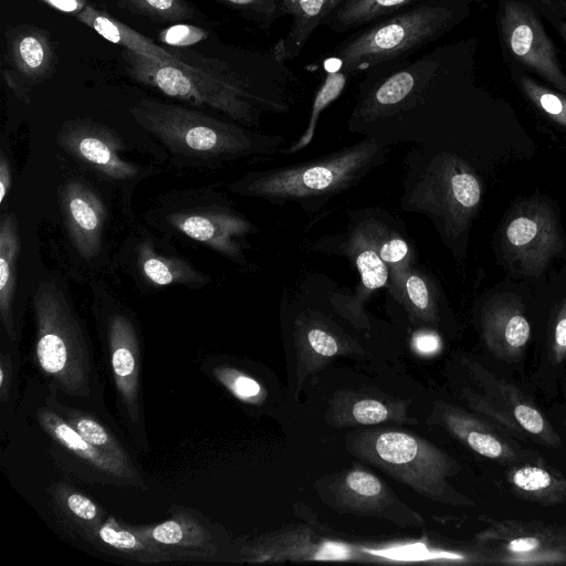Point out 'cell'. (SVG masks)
Listing matches in <instances>:
<instances>
[{"instance_id": "f35d334b", "label": "cell", "mask_w": 566, "mask_h": 566, "mask_svg": "<svg viewBox=\"0 0 566 566\" xmlns=\"http://www.w3.org/2000/svg\"><path fill=\"white\" fill-rule=\"evenodd\" d=\"M64 503L71 515L77 521L91 525L90 530L101 523L98 507L87 496L75 491H67Z\"/></svg>"}, {"instance_id": "4316f807", "label": "cell", "mask_w": 566, "mask_h": 566, "mask_svg": "<svg viewBox=\"0 0 566 566\" xmlns=\"http://www.w3.org/2000/svg\"><path fill=\"white\" fill-rule=\"evenodd\" d=\"M348 231L371 248L389 270L412 264V251L405 237L388 226L385 217L357 211L352 217Z\"/></svg>"}, {"instance_id": "3957f363", "label": "cell", "mask_w": 566, "mask_h": 566, "mask_svg": "<svg viewBox=\"0 0 566 566\" xmlns=\"http://www.w3.org/2000/svg\"><path fill=\"white\" fill-rule=\"evenodd\" d=\"M129 113L170 151L187 157L228 159L271 154L285 140L282 136L258 134L202 112L154 99L139 101Z\"/></svg>"}, {"instance_id": "9a60e30c", "label": "cell", "mask_w": 566, "mask_h": 566, "mask_svg": "<svg viewBox=\"0 0 566 566\" xmlns=\"http://www.w3.org/2000/svg\"><path fill=\"white\" fill-rule=\"evenodd\" d=\"M482 336L489 350L506 363L518 360L531 338L524 305L510 293L491 297L481 313Z\"/></svg>"}, {"instance_id": "484cf974", "label": "cell", "mask_w": 566, "mask_h": 566, "mask_svg": "<svg viewBox=\"0 0 566 566\" xmlns=\"http://www.w3.org/2000/svg\"><path fill=\"white\" fill-rule=\"evenodd\" d=\"M39 420L43 428L65 449L93 468L114 478H134L129 462L106 453L86 441L69 422L49 410H40Z\"/></svg>"}, {"instance_id": "bcb514c9", "label": "cell", "mask_w": 566, "mask_h": 566, "mask_svg": "<svg viewBox=\"0 0 566 566\" xmlns=\"http://www.w3.org/2000/svg\"><path fill=\"white\" fill-rule=\"evenodd\" d=\"M12 181V171H11V165L9 163V159L4 155V153H1L0 158V203L2 205L7 193L10 190Z\"/></svg>"}, {"instance_id": "cb8c5ba5", "label": "cell", "mask_w": 566, "mask_h": 566, "mask_svg": "<svg viewBox=\"0 0 566 566\" xmlns=\"http://www.w3.org/2000/svg\"><path fill=\"white\" fill-rule=\"evenodd\" d=\"M388 286L415 323L437 325L438 295L429 277L412 264L389 270Z\"/></svg>"}, {"instance_id": "4dcf8cb0", "label": "cell", "mask_w": 566, "mask_h": 566, "mask_svg": "<svg viewBox=\"0 0 566 566\" xmlns=\"http://www.w3.org/2000/svg\"><path fill=\"white\" fill-rule=\"evenodd\" d=\"M428 0H344L325 19L333 31L344 32L375 22ZM482 2L483 0H471Z\"/></svg>"}, {"instance_id": "f546056e", "label": "cell", "mask_w": 566, "mask_h": 566, "mask_svg": "<svg viewBox=\"0 0 566 566\" xmlns=\"http://www.w3.org/2000/svg\"><path fill=\"white\" fill-rule=\"evenodd\" d=\"M20 234L13 213H4L0 222V316L8 335L14 338L13 297L17 287V265Z\"/></svg>"}, {"instance_id": "74e56055", "label": "cell", "mask_w": 566, "mask_h": 566, "mask_svg": "<svg viewBox=\"0 0 566 566\" xmlns=\"http://www.w3.org/2000/svg\"><path fill=\"white\" fill-rule=\"evenodd\" d=\"M86 441L99 450L128 462L127 454L115 438L96 420L85 416H74L69 422Z\"/></svg>"}, {"instance_id": "7bdbcfd3", "label": "cell", "mask_w": 566, "mask_h": 566, "mask_svg": "<svg viewBox=\"0 0 566 566\" xmlns=\"http://www.w3.org/2000/svg\"><path fill=\"white\" fill-rule=\"evenodd\" d=\"M206 38V32L193 25L178 24L159 33V39L171 45H191Z\"/></svg>"}, {"instance_id": "5bb4252c", "label": "cell", "mask_w": 566, "mask_h": 566, "mask_svg": "<svg viewBox=\"0 0 566 566\" xmlns=\"http://www.w3.org/2000/svg\"><path fill=\"white\" fill-rule=\"evenodd\" d=\"M168 219L186 237L237 262L245 261L247 235L256 231L250 221L229 209L178 212Z\"/></svg>"}, {"instance_id": "1f68e13d", "label": "cell", "mask_w": 566, "mask_h": 566, "mask_svg": "<svg viewBox=\"0 0 566 566\" xmlns=\"http://www.w3.org/2000/svg\"><path fill=\"white\" fill-rule=\"evenodd\" d=\"M90 531L99 543L132 559L156 563L167 560L170 557L163 548L139 535L136 530H126L112 518L105 523H99Z\"/></svg>"}, {"instance_id": "9c48e42d", "label": "cell", "mask_w": 566, "mask_h": 566, "mask_svg": "<svg viewBox=\"0 0 566 566\" xmlns=\"http://www.w3.org/2000/svg\"><path fill=\"white\" fill-rule=\"evenodd\" d=\"M496 22L506 64L538 76L566 95V72L534 7L527 0H499Z\"/></svg>"}, {"instance_id": "4fadbf2b", "label": "cell", "mask_w": 566, "mask_h": 566, "mask_svg": "<svg viewBox=\"0 0 566 566\" xmlns=\"http://www.w3.org/2000/svg\"><path fill=\"white\" fill-rule=\"evenodd\" d=\"M60 145L82 163L114 181H126L137 176L135 165L123 159L114 134L90 120L67 122L61 128Z\"/></svg>"}, {"instance_id": "83f0119b", "label": "cell", "mask_w": 566, "mask_h": 566, "mask_svg": "<svg viewBox=\"0 0 566 566\" xmlns=\"http://www.w3.org/2000/svg\"><path fill=\"white\" fill-rule=\"evenodd\" d=\"M328 12L329 0H282L279 18L290 14L292 24L286 36L275 44L274 59L282 63L296 57Z\"/></svg>"}, {"instance_id": "ab89813d", "label": "cell", "mask_w": 566, "mask_h": 566, "mask_svg": "<svg viewBox=\"0 0 566 566\" xmlns=\"http://www.w3.org/2000/svg\"><path fill=\"white\" fill-rule=\"evenodd\" d=\"M219 379L240 399L253 400L261 394V386L252 378L232 370L220 369L217 371Z\"/></svg>"}, {"instance_id": "d6986e66", "label": "cell", "mask_w": 566, "mask_h": 566, "mask_svg": "<svg viewBox=\"0 0 566 566\" xmlns=\"http://www.w3.org/2000/svg\"><path fill=\"white\" fill-rule=\"evenodd\" d=\"M347 234L340 251L353 260L359 272L360 281L350 297L338 294L331 295L336 306L357 328H368L369 323L363 311L364 304L374 292L388 285L390 272L387 264L371 248L352 232L348 231Z\"/></svg>"}, {"instance_id": "d590c367", "label": "cell", "mask_w": 566, "mask_h": 566, "mask_svg": "<svg viewBox=\"0 0 566 566\" xmlns=\"http://www.w3.org/2000/svg\"><path fill=\"white\" fill-rule=\"evenodd\" d=\"M347 76L348 74L340 70L328 71L323 84L314 96L308 124L304 133L289 148L280 150L281 154L291 155L307 147L315 135L316 124L321 114L343 93L347 83Z\"/></svg>"}, {"instance_id": "30bf717a", "label": "cell", "mask_w": 566, "mask_h": 566, "mask_svg": "<svg viewBox=\"0 0 566 566\" xmlns=\"http://www.w3.org/2000/svg\"><path fill=\"white\" fill-rule=\"evenodd\" d=\"M469 369L482 392L465 391V399L479 412L520 436L527 434L537 443L559 448L562 440L544 413L513 384L496 378L476 363Z\"/></svg>"}, {"instance_id": "7a4b0ae2", "label": "cell", "mask_w": 566, "mask_h": 566, "mask_svg": "<svg viewBox=\"0 0 566 566\" xmlns=\"http://www.w3.org/2000/svg\"><path fill=\"white\" fill-rule=\"evenodd\" d=\"M471 2L428 0L379 19L333 50L338 70L354 74L418 52L460 23Z\"/></svg>"}, {"instance_id": "7dc6e473", "label": "cell", "mask_w": 566, "mask_h": 566, "mask_svg": "<svg viewBox=\"0 0 566 566\" xmlns=\"http://www.w3.org/2000/svg\"><path fill=\"white\" fill-rule=\"evenodd\" d=\"M50 7L72 14H78L85 7L86 0H41Z\"/></svg>"}, {"instance_id": "681fc988", "label": "cell", "mask_w": 566, "mask_h": 566, "mask_svg": "<svg viewBox=\"0 0 566 566\" xmlns=\"http://www.w3.org/2000/svg\"><path fill=\"white\" fill-rule=\"evenodd\" d=\"M531 3L544 2L545 0H528Z\"/></svg>"}, {"instance_id": "c3c4849f", "label": "cell", "mask_w": 566, "mask_h": 566, "mask_svg": "<svg viewBox=\"0 0 566 566\" xmlns=\"http://www.w3.org/2000/svg\"><path fill=\"white\" fill-rule=\"evenodd\" d=\"M344 0H329V12L328 14L338 7Z\"/></svg>"}, {"instance_id": "6da1fadb", "label": "cell", "mask_w": 566, "mask_h": 566, "mask_svg": "<svg viewBox=\"0 0 566 566\" xmlns=\"http://www.w3.org/2000/svg\"><path fill=\"white\" fill-rule=\"evenodd\" d=\"M386 149L373 137L313 160L250 172L231 191L273 203L328 199L358 184L385 163Z\"/></svg>"}, {"instance_id": "d6a6232c", "label": "cell", "mask_w": 566, "mask_h": 566, "mask_svg": "<svg viewBox=\"0 0 566 566\" xmlns=\"http://www.w3.org/2000/svg\"><path fill=\"white\" fill-rule=\"evenodd\" d=\"M317 547L304 534L283 533L268 538L260 539L258 543L247 548V556L251 560H281L293 559H323L326 558Z\"/></svg>"}, {"instance_id": "ffe728a7", "label": "cell", "mask_w": 566, "mask_h": 566, "mask_svg": "<svg viewBox=\"0 0 566 566\" xmlns=\"http://www.w3.org/2000/svg\"><path fill=\"white\" fill-rule=\"evenodd\" d=\"M406 403L375 390H345L329 401L326 420L334 427L373 426L410 421Z\"/></svg>"}, {"instance_id": "ba28073f", "label": "cell", "mask_w": 566, "mask_h": 566, "mask_svg": "<svg viewBox=\"0 0 566 566\" xmlns=\"http://www.w3.org/2000/svg\"><path fill=\"white\" fill-rule=\"evenodd\" d=\"M478 557L500 565L566 564V523L491 520L475 536Z\"/></svg>"}, {"instance_id": "8fae6325", "label": "cell", "mask_w": 566, "mask_h": 566, "mask_svg": "<svg viewBox=\"0 0 566 566\" xmlns=\"http://www.w3.org/2000/svg\"><path fill=\"white\" fill-rule=\"evenodd\" d=\"M506 260L517 264L527 276H539L551 261L564 250L556 216L543 201L520 205L503 231Z\"/></svg>"}, {"instance_id": "5b68a950", "label": "cell", "mask_w": 566, "mask_h": 566, "mask_svg": "<svg viewBox=\"0 0 566 566\" xmlns=\"http://www.w3.org/2000/svg\"><path fill=\"white\" fill-rule=\"evenodd\" d=\"M401 209L428 216L447 240L463 234L481 201V182L471 166L449 151L409 154Z\"/></svg>"}, {"instance_id": "277c9868", "label": "cell", "mask_w": 566, "mask_h": 566, "mask_svg": "<svg viewBox=\"0 0 566 566\" xmlns=\"http://www.w3.org/2000/svg\"><path fill=\"white\" fill-rule=\"evenodd\" d=\"M349 453L366 461L436 502L473 506L448 479L461 470L458 462L427 440L406 431L367 429L349 433Z\"/></svg>"}, {"instance_id": "f1b7e54d", "label": "cell", "mask_w": 566, "mask_h": 566, "mask_svg": "<svg viewBox=\"0 0 566 566\" xmlns=\"http://www.w3.org/2000/svg\"><path fill=\"white\" fill-rule=\"evenodd\" d=\"M76 18L105 40L132 52L159 61H175L180 59L179 55L165 50L133 28L113 18L107 12L92 6H86Z\"/></svg>"}, {"instance_id": "b9f144b4", "label": "cell", "mask_w": 566, "mask_h": 566, "mask_svg": "<svg viewBox=\"0 0 566 566\" xmlns=\"http://www.w3.org/2000/svg\"><path fill=\"white\" fill-rule=\"evenodd\" d=\"M531 4L542 17L552 23L566 43V0H545L544 2Z\"/></svg>"}, {"instance_id": "603a6c76", "label": "cell", "mask_w": 566, "mask_h": 566, "mask_svg": "<svg viewBox=\"0 0 566 566\" xmlns=\"http://www.w3.org/2000/svg\"><path fill=\"white\" fill-rule=\"evenodd\" d=\"M136 532L170 556L207 557L216 553L209 533L189 516L175 515L161 524Z\"/></svg>"}, {"instance_id": "f6af8a7d", "label": "cell", "mask_w": 566, "mask_h": 566, "mask_svg": "<svg viewBox=\"0 0 566 566\" xmlns=\"http://www.w3.org/2000/svg\"><path fill=\"white\" fill-rule=\"evenodd\" d=\"M413 347L421 354H432L439 348V338L432 333H419L413 337Z\"/></svg>"}, {"instance_id": "52a82bcc", "label": "cell", "mask_w": 566, "mask_h": 566, "mask_svg": "<svg viewBox=\"0 0 566 566\" xmlns=\"http://www.w3.org/2000/svg\"><path fill=\"white\" fill-rule=\"evenodd\" d=\"M127 74L164 95L199 107L217 109L235 120L255 124L254 97L235 78H227L184 60H156L124 49Z\"/></svg>"}, {"instance_id": "ee69618b", "label": "cell", "mask_w": 566, "mask_h": 566, "mask_svg": "<svg viewBox=\"0 0 566 566\" xmlns=\"http://www.w3.org/2000/svg\"><path fill=\"white\" fill-rule=\"evenodd\" d=\"M552 356L556 364L566 359V298L559 310L553 333Z\"/></svg>"}, {"instance_id": "8d00e7d4", "label": "cell", "mask_w": 566, "mask_h": 566, "mask_svg": "<svg viewBox=\"0 0 566 566\" xmlns=\"http://www.w3.org/2000/svg\"><path fill=\"white\" fill-rule=\"evenodd\" d=\"M129 11L158 21L177 22L189 19L192 8L186 0H117Z\"/></svg>"}, {"instance_id": "8992f818", "label": "cell", "mask_w": 566, "mask_h": 566, "mask_svg": "<svg viewBox=\"0 0 566 566\" xmlns=\"http://www.w3.org/2000/svg\"><path fill=\"white\" fill-rule=\"evenodd\" d=\"M35 355L41 369L67 395L90 394V353L80 322L64 292L41 282L34 294Z\"/></svg>"}, {"instance_id": "e575fe53", "label": "cell", "mask_w": 566, "mask_h": 566, "mask_svg": "<svg viewBox=\"0 0 566 566\" xmlns=\"http://www.w3.org/2000/svg\"><path fill=\"white\" fill-rule=\"evenodd\" d=\"M507 66L514 83L524 96L552 120L566 127V95L546 87L532 74L514 64H507Z\"/></svg>"}, {"instance_id": "2e32d148", "label": "cell", "mask_w": 566, "mask_h": 566, "mask_svg": "<svg viewBox=\"0 0 566 566\" xmlns=\"http://www.w3.org/2000/svg\"><path fill=\"white\" fill-rule=\"evenodd\" d=\"M59 201L74 247L83 258H93L102 245L106 221L104 202L90 186L78 179H71L62 186Z\"/></svg>"}, {"instance_id": "7c38bea8", "label": "cell", "mask_w": 566, "mask_h": 566, "mask_svg": "<svg viewBox=\"0 0 566 566\" xmlns=\"http://www.w3.org/2000/svg\"><path fill=\"white\" fill-rule=\"evenodd\" d=\"M321 497L340 513L377 516L399 525H422V517L399 501L378 476L360 468L326 476L316 483Z\"/></svg>"}, {"instance_id": "ac0fdd59", "label": "cell", "mask_w": 566, "mask_h": 566, "mask_svg": "<svg viewBox=\"0 0 566 566\" xmlns=\"http://www.w3.org/2000/svg\"><path fill=\"white\" fill-rule=\"evenodd\" d=\"M432 419L478 454L502 464L517 463L521 450L491 424L465 410L434 402Z\"/></svg>"}, {"instance_id": "836d02e7", "label": "cell", "mask_w": 566, "mask_h": 566, "mask_svg": "<svg viewBox=\"0 0 566 566\" xmlns=\"http://www.w3.org/2000/svg\"><path fill=\"white\" fill-rule=\"evenodd\" d=\"M143 275L154 285L205 283L206 277L185 260L165 256L147 249L139 259Z\"/></svg>"}, {"instance_id": "60d3db41", "label": "cell", "mask_w": 566, "mask_h": 566, "mask_svg": "<svg viewBox=\"0 0 566 566\" xmlns=\"http://www.w3.org/2000/svg\"><path fill=\"white\" fill-rule=\"evenodd\" d=\"M239 10L251 13L261 23H271L279 18L282 0H218Z\"/></svg>"}, {"instance_id": "d4e9b609", "label": "cell", "mask_w": 566, "mask_h": 566, "mask_svg": "<svg viewBox=\"0 0 566 566\" xmlns=\"http://www.w3.org/2000/svg\"><path fill=\"white\" fill-rule=\"evenodd\" d=\"M506 482L522 500L545 506L566 503V476L542 462L515 463L506 473Z\"/></svg>"}, {"instance_id": "7402d4cb", "label": "cell", "mask_w": 566, "mask_h": 566, "mask_svg": "<svg viewBox=\"0 0 566 566\" xmlns=\"http://www.w3.org/2000/svg\"><path fill=\"white\" fill-rule=\"evenodd\" d=\"M10 64L28 82L52 76L55 54L46 31L32 25L11 28L6 33Z\"/></svg>"}, {"instance_id": "44dd1931", "label": "cell", "mask_w": 566, "mask_h": 566, "mask_svg": "<svg viewBox=\"0 0 566 566\" xmlns=\"http://www.w3.org/2000/svg\"><path fill=\"white\" fill-rule=\"evenodd\" d=\"M108 340L112 369L117 391L133 421L139 418V349L135 328L124 315L108 321Z\"/></svg>"}, {"instance_id": "e0dca14e", "label": "cell", "mask_w": 566, "mask_h": 566, "mask_svg": "<svg viewBox=\"0 0 566 566\" xmlns=\"http://www.w3.org/2000/svg\"><path fill=\"white\" fill-rule=\"evenodd\" d=\"M294 337L300 384L305 376L323 367L333 357L349 353L355 345L333 321L308 307L295 316Z\"/></svg>"}]
</instances>
